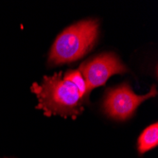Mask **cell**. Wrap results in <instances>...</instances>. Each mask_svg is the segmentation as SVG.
Wrapping results in <instances>:
<instances>
[{"label": "cell", "mask_w": 158, "mask_h": 158, "mask_svg": "<svg viewBox=\"0 0 158 158\" xmlns=\"http://www.w3.org/2000/svg\"><path fill=\"white\" fill-rule=\"evenodd\" d=\"M31 91L37 96V109L44 110L45 114L75 118L82 110L86 100V84L79 70H68L63 74L44 77L41 84L33 83Z\"/></svg>", "instance_id": "obj_1"}, {"label": "cell", "mask_w": 158, "mask_h": 158, "mask_svg": "<svg viewBox=\"0 0 158 158\" xmlns=\"http://www.w3.org/2000/svg\"><path fill=\"white\" fill-rule=\"evenodd\" d=\"M98 34L96 20L81 21L67 27L56 38L51 48L48 63L61 64L75 62L91 50Z\"/></svg>", "instance_id": "obj_2"}, {"label": "cell", "mask_w": 158, "mask_h": 158, "mask_svg": "<svg viewBox=\"0 0 158 158\" xmlns=\"http://www.w3.org/2000/svg\"><path fill=\"white\" fill-rule=\"evenodd\" d=\"M157 91L155 86H152L150 93L138 96L133 92L127 83H123L106 91L103 107L111 118L124 120L131 118L137 107L144 100L155 97Z\"/></svg>", "instance_id": "obj_3"}, {"label": "cell", "mask_w": 158, "mask_h": 158, "mask_svg": "<svg viewBox=\"0 0 158 158\" xmlns=\"http://www.w3.org/2000/svg\"><path fill=\"white\" fill-rule=\"evenodd\" d=\"M79 71L81 73L86 84V96L98 87L105 84L108 79L114 74L127 72V67L113 53H103L83 63Z\"/></svg>", "instance_id": "obj_4"}, {"label": "cell", "mask_w": 158, "mask_h": 158, "mask_svg": "<svg viewBox=\"0 0 158 158\" xmlns=\"http://www.w3.org/2000/svg\"><path fill=\"white\" fill-rule=\"evenodd\" d=\"M158 145V124L153 123L147 127L137 141V150L140 154L145 153Z\"/></svg>", "instance_id": "obj_5"}]
</instances>
